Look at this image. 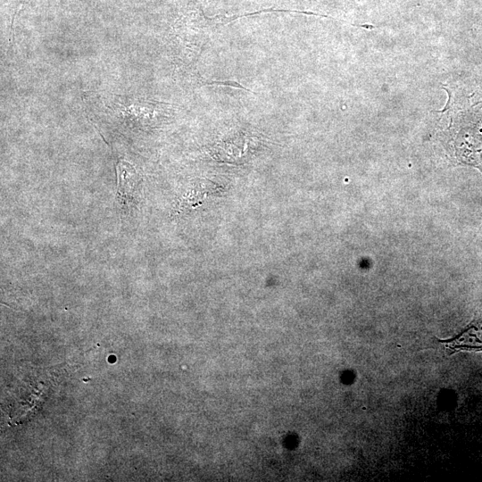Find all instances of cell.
Instances as JSON below:
<instances>
[{
    "mask_svg": "<svg viewBox=\"0 0 482 482\" xmlns=\"http://www.w3.org/2000/svg\"><path fill=\"white\" fill-rule=\"evenodd\" d=\"M450 121L443 132L444 145L457 164L470 166L482 173V102L464 110L446 104Z\"/></svg>",
    "mask_w": 482,
    "mask_h": 482,
    "instance_id": "1",
    "label": "cell"
},
{
    "mask_svg": "<svg viewBox=\"0 0 482 482\" xmlns=\"http://www.w3.org/2000/svg\"><path fill=\"white\" fill-rule=\"evenodd\" d=\"M118 190L117 196L121 207L125 210L129 204H133L138 177L135 169L127 162L120 161L117 164Z\"/></svg>",
    "mask_w": 482,
    "mask_h": 482,
    "instance_id": "2",
    "label": "cell"
}]
</instances>
